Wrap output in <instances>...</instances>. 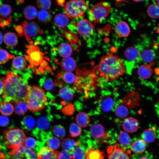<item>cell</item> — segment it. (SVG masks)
Instances as JSON below:
<instances>
[{
    "label": "cell",
    "mask_w": 159,
    "mask_h": 159,
    "mask_svg": "<svg viewBox=\"0 0 159 159\" xmlns=\"http://www.w3.org/2000/svg\"><path fill=\"white\" fill-rule=\"evenodd\" d=\"M3 136V140L6 147L12 149L23 145L26 138L24 131L18 128L4 130Z\"/></svg>",
    "instance_id": "obj_6"
},
{
    "label": "cell",
    "mask_w": 159,
    "mask_h": 159,
    "mask_svg": "<svg viewBox=\"0 0 159 159\" xmlns=\"http://www.w3.org/2000/svg\"><path fill=\"white\" fill-rule=\"evenodd\" d=\"M66 15L70 18L84 16L89 8V2L85 0H70L63 4Z\"/></svg>",
    "instance_id": "obj_7"
},
{
    "label": "cell",
    "mask_w": 159,
    "mask_h": 159,
    "mask_svg": "<svg viewBox=\"0 0 159 159\" xmlns=\"http://www.w3.org/2000/svg\"><path fill=\"white\" fill-rule=\"evenodd\" d=\"M104 153L99 150H91L86 156L87 159H103Z\"/></svg>",
    "instance_id": "obj_44"
},
{
    "label": "cell",
    "mask_w": 159,
    "mask_h": 159,
    "mask_svg": "<svg viewBox=\"0 0 159 159\" xmlns=\"http://www.w3.org/2000/svg\"><path fill=\"white\" fill-rule=\"evenodd\" d=\"M125 148H120L117 144L112 152L108 156V159H129L128 154L125 152Z\"/></svg>",
    "instance_id": "obj_16"
},
{
    "label": "cell",
    "mask_w": 159,
    "mask_h": 159,
    "mask_svg": "<svg viewBox=\"0 0 159 159\" xmlns=\"http://www.w3.org/2000/svg\"><path fill=\"white\" fill-rule=\"evenodd\" d=\"M14 57L13 55L10 54L6 50L0 49V64H5Z\"/></svg>",
    "instance_id": "obj_45"
},
{
    "label": "cell",
    "mask_w": 159,
    "mask_h": 159,
    "mask_svg": "<svg viewBox=\"0 0 159 159\" xmlns=\"http://www.w3.org/2000/svg\"><path fill=\"white\" fill-rule=\"evenodd\" d=\"M17 32L19 36H24L26 39L32 42V37L43 34V31L36 22L32 21L28 23L25 21L22 22L21 26L19 25Z\"/></svg>",
    "instance_id": "obj_9"
},
{
    "label": "cell",
    "mask_w": 159,
    "mask_h": 159,
    "mask_svg": "<svg viewBox=\"0 0 159 159\" xmlns=\"http://www.w3.org/2000/svg\"><path fill=\"white\" fill-rule=\"evenodd\" d=\"M138 121L135 118L130 117L124 120L122 126L124 130L129 133L136 131L138 128Z\"/></svg>",
    "instance_id": "obj_14"
},
{
    "label": "cell",
    "mask_w": 159,
    "mask_h": 159,
    "mask_svg": "<svg viewBox=\"0 0 159 159\" xmlns=\"http://www.w3.org/2000/svg\"><path fill=\"white\" fill-rule=\"evenodd\" d=\"M37 3L38 8L41 9H48L51 5V0H37Z\"/></svg>",
    "instance_id": "obj_48"
},
{
    "label": "cell",
    "mask_w": 159,
    "mask_h": 159,
    "mask_svg": "<svg viewBox=\"0 0 159 159\" xmlns=\"http://www.w3.org/2000/svg\"><path fill=\"white\" fill-rule=\"evenodd\" d=\"M59 95L61 98L67 102L71 101L74 97L73 94L71 90L66 87H63L60 89Z\"/></svg>",
    "instance_id": "obj_31"
},
{
    "label": "cell",
    "mask_w": 159,
    "mask_h": 159,
    "mask_svg": "<svg viewBox=\"0 0 159 159\" xmlns=\"http://www.w3.org/2000/svg\"><path fill=\"white\" fill-rule=\"evenodd\" d=\"M14 103V110L15 113L18 115H24L28 109L26 102L21 100Z\"/></svg>",
    "instance_id": "obj_33"
},
{
    "label": "cell",
    "mask_w": 159,
    "mask_h": 159,
    "mask_svg": "<svg viewBox=\"0 0 159 159\" xmlns=\"http://www.w3.org/2000/svg\"><path fill=\"white\" fill-rule=\"evenodd\" d=\"M147 12L148 16L153 19L159 18V5L155 4H152L148 7Z\"/></svg>",
    "instance_id": "obj_34"
},
{
    "label": "cell",
    "mask_w": 159,
    "mask_h": 159,
    "mask_svg": "<svg viewBox=\"0 0 159 159\" xmlns=\"http://www.w3.org/2000/svg\"><path fill=\"white\" fill-rule=\"evenodd\" d=\"M80 143L75 141L73 139L67 138L62 141L61 143V147L64 150L69 151H72L76 146L79 145Z\"/></svg>",
    "instance_id": "obj_26"
},
{
    "label": "cell",
    "mask_w": 159,
    "mask_h": 159,
    "mask_svg": "<svg viewBox=\"0 0 159 159\" xmlns=\"http://www.w3.org/2000/svg\"><path fill=\"white\" fill-rule=\"evenodd\" d=\"M4 89V85L3 82L1 80H0V95H2Z\"/></svg>",
    "instance_id": "obj_53"
},
{
    "label": "cell",
    "mask_w": 159,
    "mask_h": 159,
    "mask_svg": "<svg viewBox=\"0 0 159 159\" xmlns=\"http://www.w3.org/2000/svg\"><path fill=\"white\" fill-rule=\"evenodd\" d=\"M8 118L4 115L0 116V126L2 127L7 126L9 123Z\"/></svg>",
    "instance_id": "obj_52"
},
{
    "label": "cell",
    "mask_w": 159,
    "mask_h": 159,
    "mask_svg": "<svg viewBox=\"0 0 159 159\" xmlns=\"http://www.w3.org/2000/svg\"><path fill=\"white\" fill-rule=\"evenodd\" d=\"M139 159H150V158L146 155L141 156Z\"/></svg>",
    "instance_id": "obj_56"
},
{
    "label": "cell",
    "mask_w": 159,
    "mask_h": 159,
    "mask_svg": "<svg viewBox=\"0 0 159 159\" xmlns=\"http://www.w3.org/2000/svg\"><path fill=\"white\" fill-rule=\"evenodd\" d=\"M3 37L2 33L0 32V45L2 44L3 42Z\"/></svg>",
    "instance_id": "obj_55"
},
{
    "label": "cell",
    "mask_w": 159,
    "mask_h": 159,
    "mask_svg": "<svg viewBox=\"0 0 159 159\" xmlns=\"http://www.w3.org/2000/svg\"><path fill=\"white\" fill-rule=\"evenodd\" d=\"M36 143L34 138L29 137L26 138L23 145L27 148L32 149L35 147Z\"/></svg>",
    "instance_id": "obj_49"
},
{
    "label": "cell",
    "mask_w": 159,
    "mask_h": 159,
    "mask_svg": "<svg viewBox=\"0 0 159 159\" xmlns=\"http://www.w3.org/2000/svg\"><path fill=\"white\" fill-rule=\"evenodd\" d=\"M60 152L49 147H44L39 151L38 159H59Z\"/></svg>",
    "instance_id": "obj_12"
},
{
    "label": "cell",
    "mask_w": 159,
    "mask_h": 159,
    "mask_svg": "<svg viewBox=\"0 0 159 159\" xmlns=\"http://www.w3.org/2000/svg\"><path fill=\"white\" fill-rule=\"evenodd\" d=\"M125 58L130 61H135L139 56V52L135 47L130 46L127 48L124 52Z\"/></svg>",
    "instance_id": "obj_23"
},
{
    "label": "cell",
    "mask_w": 159,
    "mask_h": 159,
    "mask_svg": "<svg viewBox=\"0 0 159 159\" xmlns=\"http://www.w3.org/2000/svg\"><path fill=\"white\" fill-rule=\"evenodd\" d=\"M146 147L145 142L143 140L140 139L135 141L131 146L132 151L137 154L144 152Z\"/></svg>",
    "instance_id": "obj_25"
},
{
    "label": "cell",
    "mask_w": 159,
    "mask_h": 159,
    "mask_svg": "<svg viewBox=\"0 0 159 159\" xmlns=\"http://www.w3.org/2000/svg\"><path fill=\"white\" fill-rule=\"evenodd\" d=\"M37 11L36 8L32 6H28L24 9L23 14L25 18L28 20L35 19L37 15Z\"/></svg>",
    "instance_id": "obj_30"
},
{
    "label": "cell",
    "mask_w": 159,
    "mask_h": 159,
    "mask_svg": "<svg viewBox=\"0 0 159 159\" xmlns=\"http://www.w3.org/2000/svg\"><path fill=\"white\" fill-rule=\"evenodd\" d=\"M134 1L136 2H140L143 0H133Z\"/></svg>",
    "instance_id": "obj_60"
},
{
    "label": "cell",
    "mask_w": 159,
    "mask_h": 159,
    "mask_svg": "<svg viewBox=\"0 0 159 159\" xmlns=\"http://www.w3.org/2000/svg\"><path fill=\"white\" fill-rule=\"evenodd\" d=\"M52 132L53 135L61 138H64L66 134L65 128L60 125H54L52 129Z\"/></svg>",
    "instance_id": "obj_40"
},
{
    "label": "cell",
    "mask_w": 159,
    "mask_h": 159,
    "mask_svg": "<svg viewBox=\"0 0 159 159\" xmlns=\"http://www.w3.org/2000/svg\"><path fill=\"white\" fill-rule=\"evenodd\" d=\"M12 9L11 6L7 4H4L0 6V16L4 18H6L11 13Z\"/></svg>",
    "instance_id": "obj_46"
},
{
    "label": "cell",
    "mask_w": 159,
    "mask_h": 159,
    "mask_svg": "<svg viewBox=\"0 0 159 159\" xmlns=\"http://www.w3.org/2000/svg\"><path fill=\"white\" fill-rule=\"evenodd\" d=\"M51 11H47L46 10L41 9L37 13V17L39 21L44 23L49 22L52 18Z\"/></svg>",
    "instance_id": "obj_32"
},
{
    "label": "cell",
    "mask_w": 159,
    "mask_h": 159,
    "mask_svg": "<svg viewBox=\"0 0 159 159\" xmlns=\"http://www.w3.org/2000/svg\"><path fill=\"white\" fill-rule=\"evenodd\" d=\"M58 50L60 55L65 58L69 57L72 51L70 45L67 43L61 44L59 47Z\"/></svg>",
    "instance_id": "obj_29"
},
{
    "label": "cell",
    "mask_w": 159,
    "mask_h": 159,
    "mask_svg": "<svg viewBox=\"0 0 159 159\" xmlns=\"http://www.w3.org/2000/svg\"><path fill=\"white\" fill-rule=\"evenodd\" d=\"M76 62L72 57L65 58L61 62L60 66L63 70L65 72H71L74 70L76 67Z\"/></svg>",
    "instance_id": "obj_19"
},
{
    "label": "cell",
    "mask_w": 159,
    "mask_h": 159,
    "mask_svg": "<svg viewBox=\"0 0 159 159\" xmlns=\"http://www.w3.org/2000/svg\"><path fill=\"white\" fill-rule=\"evenodd\" d=\"M157 32L159 34V24L157 26Z\"/></svg>",
    "instance_id": "obj_59"
},
{
    "label": "cell",
    "mask_w": 159,
    "mask_h": 159,
    "mask_svg": "<svg viewBox=\"0 0 159 159\" xmlns=\"http://www.w3.org/2000/svg\"><path fill=\"white\" fill-rule=\"evenodd\" d=\"M111 10L109 4L106 2H99L94 6L89 12L90 21L95 24L104 19L109 15Z\"/></svg>",
    "instance_id": "obj_8"
},
{
    "label": "cell",
    "mask_w": 159,
    "mask_h": 159,
    "mask_svg": "<svg viewBox=\"0 0 159 159\" xmlns=\"http://www.w3.org/2000/svg\"><path fill=\"white\" fill-rule=\"evenodd\" d=\"M118 140L122 145L125 146L129 145L131 143V139L129 135L124 131H121L119 133Z\"/></svg>",
    "instance_id": "obj_39"
},
{
    "label": "cell",
    "mask_w": 159,
    "mask_h": 159,
    "mask_svg": "<svg viewBox=\"0 0 159 159\" xmlns=\"http://www.w3.org/2000/svg\"><path fill=\"white\" fill-rule=\"evenodd\" d=\"M114 103L113 98L110 96L107 95L101 98L99 103V106L102 111L107 112L112 109Z\"/></svg>",
    "instance_id": "obj_15"
},
{
    "label": "cell",
    "mask_w": 159,
    "mask_h": 159,
    "mask_svg": "<svg viewBox=\"0 0 159 159\" xmlns=\"http://www.w3.org/2000/svg\"><path fill=\"white\" fill-rule=\"evenodd\" d=\"M14 110V107L11 103L4 101L0 103V112L3 115H10Z\"/></svg>",
    "instance_id": "obj_28"
},
{
    "label": "cell",
    "mask_w": 159,
    "mask_h": 159,
    "mask_svg": "<svg viewBox=\"0 0 159 159\" xmlns=\"http://www.w3.org/2000/svg\"><path fill=\"white\" fill-rule=\"evenodd\" d=\"M37 125L39 128L43 130H46L49 127V123L46 117H41L37 120Z\"/></svg>",
    "instance_id": "obj_47"
},
{
    "label": "cell",
    "mask_w": 159,
    "mask_h": 159,
    "mask_svg": "<svg viewBox=\"0 0 159 159\" xmlns=\"http://www.w3.org/2000/svg\"><path fill=\"white\" fill-rule=\"evenodd\" d=\"M129 111L128 108L123 105H120L117 106L115 110L116 116L118 118L123 119L128 115Z\"/></svg>",
    "instance_id": "obj_35"
},
{
    "label": "cell",
    "mask_w": 159,
    "mask_h": 159,
    "mask_svg": "<svg viewBox=\"0 0 159 159\" xmlns=\"http://www.w3.org/2000/svg\"><path fill=\"white\" fill-rule=\"evenodd\" d=\"M42 85L44 88L47 91H51L52 90L54 86L53 81L50 79H46L42 81Z\"/></svg>",
    "instance_id": "obj_50"
},
{
    "label": "cell",
    "mask_w": 159,
    "mask_h": 159,
    "mask_svg": "<svg viewBox=\"0 0 159 159\" xmlns=\"http://www.w3.org/2000/svg\"><path fill=\"white\" fill-rule=\"evenodd\" d=\"M4 82V89L2 95L4 101L15 102L25 101L29 88L27 81L20 74L9 71L6 76L1 80Z\"/></svg>",
    "instance_id": "obj_1"
},
{
    "label": "cell",
    "mask_w": 159,
    "mask_h": 159,
    "mask_svg": "<svg viewBox=\"0 0 159 159\" xmlns=\"http://www.w3.org/2000/svg\"><path fill=\"white\" fill-rule=\"evenodd\" d=\"M90 132L92 137L100 143L108 139L107 132L103 126L100 123L93 124L90 128Z\"/></svg>",
    "instance_id": "obj_10"
},
{
    "label": "cell",
    "mask_w": 159,
    "mask_h": 159,
    "mask_svg": "<svg viewBox=\"0 0 159 159\" xmlns=\"http://www.w3.org/2000/svg\"><path fill=\"white\" fill-rule=\"evenodd\" d=\"M71 156L73 159H84L87 152L81 147H76L72 151Z\"/></svg>",
    "instance_id": "obj_38"
},
{
    "label": "cell",
    "mask_w": 159,
    "mask_h": 159,
    "mask_svg": "<svg viewBox=\"0 0 159 159\" xmlns=\"http://www.w3.org/2000/svg\"><path fill=\"white\" fill-rule=\"evenodd\" d=\"M94 69L106 82L117 78L126 71L122 60L119 57L112 53L103 56Z\"/></svg>",
    "instance_id": "obj_2"
},
{
    "label": "cell",
    "mask_w": 159,
    "mask_h": 159,
    "mask_svg": "<svg viewBox=\"0 0 159 159\" xmlns=\"http://www.w3.org/2000/svg\"><path fill=\"white\" fill-rule=\"evenodd\" d=\"M155 71L157 74H158L159 75V68H156L155 70Z\"/></svg>",
    "instance_id": "obj_57"
},
{
    "label": "cell",
    "mask_w": 159,
    "mask_h": 159,
    "mask_svg": "<svg viewBox=\"0 0 159 159\" xmlns=\"http://www.w3.org/2000/svg\"><path fill=\"white\" fill-rule=\"evenodd\" d=\"M3 41L8 46L14 47L18 44V38L16 34L14 32H9L6 33L3 37Z\"/></svg>",
    "instance_id": "obj_22"
},
{
    "label": "cell",
    "mask_w": 159,
    "mask_h": 159,
    "mask_svg": "<svg viewBox=\"0 0 159 159\" xmlns=\"http://www.w3.org/2000/svg\"><path fill=\"white\" fill-rule=\"evenodd\" d=\"M13 67L18 71L24 69L26 65V62L24 57L17 56L14 58L12 61Z\"/></svg>",
    "instance_id": "obj_27"
},
{
    "label": "cell",
    "mask_w": 159,
    "mask_h": 159,
    "mask_svg": "<svg viewBox=\"0 0 159 159\" xmlns=\"http://www.w3.org/2000/svg\"><path fill=\"white\" fill-rule=\"evenodd\" d=\"M142 137L145 142L150 143L153 142L156 139L157 134L154 129L153 128H148L143 132Z\"/></svg>",
    "instance_id": "obj_24"
},
{
    "label": "cell",
    "mask_w": 159,
    "mask_h": 159,
    "mask_svg": "<svg viewBox=\"0 0 159 159\" xmlns=\"http://www.w3.org/2000/svg\"><path fill=\"white\" fill-rule=\"evenodd\" d=\"M16 1L20 4L23 3L24 2V0H17Z\"/></svg>",
    "instance_id": "obj_58"
},
{
    "label": "cell",
    "mask_w": 159,
    "mask_h": 159,
    "mask_svg": "<svg viewBox=\"0 0 159 159\" xmlns=\"http://www.w3.org/2000/svg\"><path fill=\"white\" fill-rule=\"evenodd\" d=\"M141 57L144 62L150 63L153 62L155 55L154 53L151 50L145 49L141 52Z\"/></svg>",
    "instance_id": "obj_37"
},
{
    "label": "cell",
    "mask_w": 159,
    "mask_h": 159,
    "mask_svg": "<svg viewBox=\"0 0 159 159\" xmlns=\"http://www.w3.org/2000/svg\"><path fill=\"white\" fill-rule=\"evenodd\" d=\"M23 127L28 130H31L34 127L35 122L34 119L30 116H27L24 118L22 121Z\"/></svg>",
    "instance_id": "obj_36"
},
{
    "label": "cell",
    "mask_w": 159,
    "mask_h": 159,
    "mask_svg": "<svg viewBox=\"0 0 159 159\" xmlns=\"http://www.w3.org/2000/svg\"><path fill=\"white\" fill-rule=\"evenodd\" d=\"M76 121L77 124L80 127H87L90 122L89 115L84 112H80L77 115Z\"/></svg>",
    "instance_id": "obj_21"
},
{
    "label": "cell",
    "mask_w": 159,
    "mask_h": 159,
    "mask_svg": "<svg viewBox=\"0 0 159 159\" xmlns=\"http://www.w3.org/2000/svg\"><path fill=\"white\" fill-rule=\"evenodd\" d=\"M158 4L159 5V0H156Z\"/></svg>",
    "instance_id": "obj_61"
},
{
    "label": "cell",
    "mask_w": 159,
    "mask_h": 159,
    "mask_svg": "<svg viewBox=\"0 0 159 159\" xmlns=\"http://www.w3.org/2000/svg\"><path fill=\"white\" fill-rule=\"evenodd\" d=\"M58 4L59 5H61L64 4L65 0H56Z\"/></svg>",
    "instance_id": "obj_54"
},
{
    "label": "cell",
    "mask_w": 159,
    "mask_h": 159,
    "mask_svg": "<svg viewBox=\"0 0 159 159\" xmlns=\"http://www.w3.org/2000/svg\"><path fill=\"white\" fill-rule=\"evenodd\" d=\"M154 64L153 62L149 63L148 64H143L140 65L138 69V74L139 76L144 79L149 78L152 75V66Z\"/></svg>",
    "instance_id": "obj_17"
},
{
    "label": "cell",
    "mask_w": 159,
    "mask_h": 159,
    "mask_svg": "<svg viewBox=\"0 0 159 159\" xmlns=\"http://www.w3.org/2000/svg\"><path fill=\"white\" fill-rule=\"evenodd\" d=\"M26 47V58L29 63V67L36 73H43L48 69V63L44 59V54L37 46L31 44Z\"/></svg>",
    "instance_id": "obj_5"
},
{
    "label": "cell",
    "mask_w": 159,
    "mask_h": 159,
    "mask_svg": "<svg viewBox=\"0 0 159 159\" xmlns=\"http://www.w3.org/2000/svg\"><path fill=\"white\" fill-rule=\"evenodd\" d=\"M71 155L69 151L64 150L60 152L59 159H72Z\"/></svg>",
    "instance_id": "obj_51"
},
{
    "label": "cell",
    "mask_w": 159,
    "mask_h": 159,
    "mask_svg": "<svg viewBox=\"0 0 159 159\" xmlns=\"http://www.w3.org/2000/svg\"><path fill=\"white\" fill-rule=\"evenodd\" d=\"M82 129L79 125L75 123H72L69 128V134L72 137H76L79 136L81 133Z\"/></svg>",
    "instance_id": "obj_41"
},
{
    "label": "cell",
    "mask_w": 159,
    "mask_h": 159,
    "mask_svg": "<svg viewBox=\"0 0 159 159\" xmlns=\"http://www.w3.org/2000/svg\"><path fill=\"white\" fill-rule=\"evenodd\" d=\"M54 22L55 25L57 28H64L68 24L69 19L66 15L59 13L56 15L54 17Z\"/></svg>",
    "instance_id": "obj_20"
},
{
    "label": "cell",
    "mask_w": 159,
    "mask_h": 159,
    "mask_svg": "<svg viewBox=\"0 0 159 159\" xmlns=\"http://www.w3.org/2000/svg\"><path fill=\"white\" fill-rule=\"evenodd\" d=\"M114 30L116 34L120 37H127L130 32L128 25L123 21L117 23L115 26Z\"/></svg>",
    "instance_id": "obj_13"
},
{
    "label": "cell",
    "mask_w": 159,
    "mask_h": 159,
    "mask_svg": "<svg viewBox=\"0 0 159 159\" xmlns=\"http://www.w3.org/2000/svg\"><path fill=\"white\" fill-rule=\"evenodd\" d=\"M25 102L28 109L31 111L35 112L41 111L47 102L44 91L39 86H34L29 87Z\"/></svg>",
    "instance_id": "obj_4"
},
{
    "label": "cell",
    "mask_w": 159,
    "mask_h": 159,
    "mask_svg": "<svg viewBox=\"0 0 159 159\" xmlns=\"http://www.w3.org/2000/svg\"><path fill=\"white\" fill-rule=\"evenodd\" d=\"M60 76L65 82L68 84L74 83L76 80V75L71 72H66Z\"/></svg>",
    "instance_id": "obj_42"
},
{
    "label": "cell",
    "mask_w": 159,
    "mask_h": 159,
    "mask_svg": "<svg viewBox=\"0 0 159 159\" xmlns=\"http://www.w3.org/2000/svg\"><path fill=\"white\" fill-rule=\"evenodd\" d=\"M77 29L78 32L84 36H88L93 32L94 26L91 22L86 19L80 20L77 25Z\"/></svg>",
    "instance_id": "obj_11"
},
{
    "label": "cell",
    "mask_w": 159,
    "mask_h": 159,
    "mask_svg": "<svg viewBox=\"0 0 159 159\" xmlns=\"http://www.w3.org/2000/svg\"><path fill=\"white\" fill-rule=\"evenodd\" d=\"M27 148L23 145L15 148L9 153L10 159H26Z\"/></svg>",
    "instance_id": "obj_18"
},
{
    "label": "cell",
    "mask_w": 159,
    "mask_h": 159,
    "mask_svg": "<svg viewBox=\"0 0 159 159\" xmlns=\"http://www.w3.org/2000/svg\"><path fill=\"white\" fill-rule=\"evenodd\" d=\"M48 147L51 149L55 150L59 147L60 142L59 140L55 137H52L49 138L47 142Z\"/></svg>",
    "instance_id": "obj_43"
},
{
    "label": "cell",
    "mask_w": 159,
    "mask_h": 159,
    "mask_svg": "<svg viewBox=\"0 0 159 159\" xmlns=\"http://www.w3.org/2000/svg\"><path fill=\"white\" fill-rule=\"evenodd\" d=\"M76 75L74 88L83 94L86 99L94 95L101 87L99 77L94 69H77Z\"/></svg>",
    "instance_id": "obj_3"
}]
</instances>
